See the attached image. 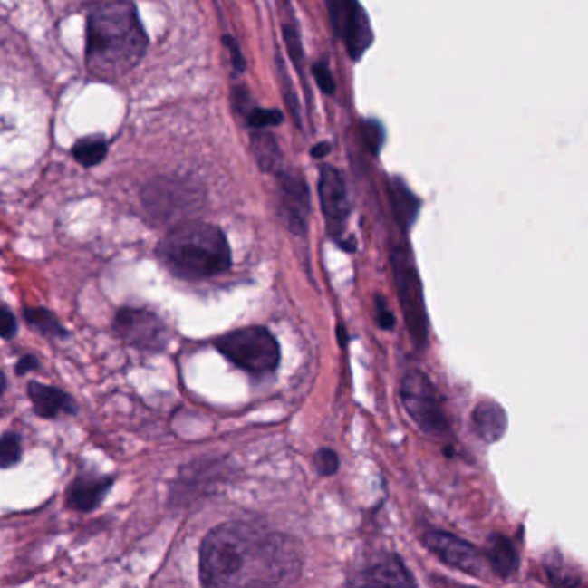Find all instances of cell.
I'll return each mask as SVG.
<instances>
[{
	"instance_id": "cell-19",
	"label": "cell",
	"mask_w": 588,
	"mask_h": 588,
	"mask_svg": "<svg viewBox=\"0 0 588 588\" xmlns=\"http://www.w3.org/2000/svg\"><path fill=\"white\" fill-rule=\"evenodd\" d=\"M280 14H282V32H284V38H285L286 51L290 55V61H292V64L295 66V70L299 72L304 87L307 89V85H305L307 80H305V74H304L303 38H301V32H299V24H297L295 16H294V9H292L288 0H280Z\"/></svg>"
},
{
	"instance_id": "cell-31",
	"label": "cell",
	"mask_w": 588,
	"mask_h": 588,
	"mask_svg": "<svg viewBox=\"0 0 588 588\" xmlns=\"http://www.w3.org/2000/svg\"><path fill=\"white\" fill-rule=\"evenodd\" d=\"M0 333L4 340H11L18 333V323L7 305H2L0 311Z\"/></svg>"
},
{
	"instance_id": "cell-2",
	"label": "cell",
	"mask_w": 588,
	"mask_h": 588,
	"mask_svg": "<svg viewBox=\"0 0 588 588\" xmlns=\"http://www.w3.org/2000/svg\"><path fill=\"white\" fill-rule=\"evenodd\" d=\"M149 36L130 0L97 4L87 18L85 64L90 76L118 82L137 68L147 53Z\"/></svg>"
},
{
	"instance_id": "cell-16",
	"label": "cell",
	"mask_w": 588,
	"mask_h": 588,
	"mask_svg": "<svg viewBox=\"0 0 588 588\" xmlns=\"http://www.w3.org/2000/svg\"><path fill=\"white\" fill-rule=\"evenodd\" d=\"M473 421L487 444L500 440L507 429V414L494 400H483L473 410Z\"/></svg>"
},
{
	"instance_id": "cell-20",
	"label": "cell",
	"mask_w": 588,
	"mask_h": 588,
	"mask_svg": "<svg viewBox=\"0 0 588 588\" xmlns=\"http://www.w3.org/2000/svg\"><path fill=\"white\" fill-rule=\"evenodd\" d=\"M389 194L392 200L393 214H395L399 225L404 230H408L419 214L421 200L410 192V187L402 179L399 178L389 181Z\"/></svg>"
},
{
	"instance_id": "cell-1",
	"label": "cell",
	"mask_w": 588,
	"mask_h": 588,
	"mask_svg": "<svg viewBox=\"0 0 588 588\" xmlns=\"http://www.w3.org/2000/svg\"><path fill=\"white\" fill-rule=\"evenodd\" d=\"M198 571L206 587L290 585L299 580L303 561L285 535L228 521L204 538Z\"/></svg>"
},
{
	"instance_id": "cell-13",
	"label": "cell",
	"mask_w": 588,
	"mask_h": 588,
	"mask_svg": "<svg viewBox=\"0 0 588 588\" xmlns=\"http://www.w3.org/2000/svg\"><path fill=\"white\" fill-rule=\"evenodd\" d=\"M114 485V477L83 473L78 475L66 492V506L72 511L90 513L97 509Z\"/></svg>"
},
{
	"instance_id": "cell-9",
	"label": "cell",
	"mask_w": 588,
	"mask_h": 588,
	"mask_svg": "<svg viewBox=\"0 0 588 588\" xmlns=\"http://www.w3.org/2000/svg\"><path fill=\"white\" fill-rule=\"evenodd\" d=\"M318 194H320L321 211L324 214L328 232L339 242V246H342L343 227L352 209L347 183L342 171L328 164L321 166Z\"/></svg>"
},
{
	"instance_id": "cell-5",
	"label": "cell",
	"mask_w": 588,
	"mask_h": 588,
	"mask_svg": "<svg viewBox=\"0 0 588 588\" xmlns=\"http://www.w3.org/2000/svg\"><path fill=\"white\" fill-rule=\"evenodd\" d=\"M393 282L397 286L399 303L416 347L425 349L428 342V314L423 286L418 275L412 254L406 247H395L392 252Z\"/></svg>"
},
{
	"instance_id": "cell-28",
	"label": "cell",
	"mask_w": 588,
	"mask_h": 588,
	"mask_svg": "<svg viewBox=\"0 0 588 588\" xmlns=\"http://www.w3.org/2000/svg\"><path fill=\"white\" fill-rule=\"evenodd\" d=\"M374 320H376V324L383 330H392L395 326V316L381 295H376V299H374Z\"/></svg>"
},
{
	"instance_id": "cell-10",
	"label": "cell",
	"mask_w": 588,
	"mask_h": 588,
	"mask_svg": "<svg viewBox=\"0 0 588 588\" xmlns=\"http://www.w3.org/2000/svg\"><path fill=\"white\" fill-rule=\"evenodd\" d=\"M423 544L444 564L471 576H481L487 570V557L469 542L456 535L429 530L423 535Z\"/></svg>"
},
{
	"instance_id": "cell-3",
	"label": "cell",
	"mask_w": 588,
	"mask_h": 588,
	"mask_svg": "<svg viewBox=\"0 0 588 588\" xmlns=\"http://www.w3.org/2000/svg\"><path fill=\"white\" fill-rule=\"evenodd\" d=\"M158 257L173 276L188 282L211 278L232 266L227 235L206 221H185L171 228L158 246Z\"/></svg>"
},
{
	"instance_id": "cell-29",
	"label": "cell",
	"mask_w": 588,
	"mask_h": 588,
	"mask_svg": "<svg viewBox=\"0 0 588 588\" xmlns=\"http://www.w3.org/2000/svg\"><path fill=\"white\" fill-rule=\"evenodd\" d=\"M313 74H314V78L318 82V87H320L323 93L332 95L335 92V80H333V74L330 72L326 63H316L313 66Z\"/></svg>"
},
{
	"instance_id": "cell-32",
	"label": "cell",
	"mask_w": 588,
	"mask_h": 588,
	"mask_svg": "<svg viewBox=\"0 0 588 588\" xmlns=\"http://www.w3.org/2000/svg\"><path fill=\"white\" fill-rule=\"evenodd\" d=\"M38 366H40L38 357L34 356V354H26V356L19 359L18 364H16V373H18V376H23V374L30 373V371H35Z\"/></svg>"
},
{
	"instance_id": "cell-15",
	"label": "cell",
	"mask_w": 588,
	"mask_h": 588,
	"mask_svg": "<svg viewBox=\"0 0 588 588\" xmlns=\"http://www.w3.org/2000/svg\"><path fill=\"white\" fill-rule=\"evenodd\" d=\"M26 392L34 404L36 416H40L43 419H53L61 414H78L76 400L70 393H66L57 387H49V385H43L38 381H30Z\"/></svg>"
},
{
	"instance_id": "cell-4",
	"label": "cell",
	"mask_w": 588,
	"mask_h": 588,
	"mask_svg": "<svg viewBox=\"0 0 588 588\" xmlns=\"http://www.w3.org/2000/svg\"><path fill=\"white\" fill-rule=\"evenodd\" d=\"M216 349L236 368L265 376L280 364V343L265 326H246L217 337Z\"/></svg>"
},
{
	"instance_id": "cell-24",
	"label": "cell",
	"mask_w": 588,
	"mask_h": 588,
	"mask_svg": "<svg viewBox=\"0 0 588 588\" xmlns=\"http://www.w3.org/2000/svg\"><path fill=\"white\" fill-rule=\"evenodd\" d=\"M21 439H19L18 433H11V431H5L2 435V440H0V464L4 469L7 468H13L19 463L21 459Z\"/></svg>"
},
{
	"instance_id": "cell-18",
	"label": "cell",
	"mask_w": 588,
	"mask_h": 588,
	"mask_svg": "<svg viewBox=\"0 0 588 588\" xmlns=\"http://www.w3.org/2000/svg\"><path fill=\"white\" fill-rule=\"evenodd\" d=\"M250 149L254 152V158L257 160L259 168L265 173L278 175L284 171V156L278 147L276 139L265 130H255L250 133Z\"/></svg>"
},
{
	"instance_id": "cell-8",
	"label": "cell",
	"mask_w": 588,
	"mask_h": 588,
	"mask_svg": "<svg viewBox=\"0 0 588 588\" xmlns=\"http://www.w3.org/2000/svg\"><path fill=\"white\" fill-rule=\"evenodd\" d=\"M112 328L114 333L130 347L143 352H162L169 342L166 323L156 313L147 309H120Z\"/></svg>"
},
{
	"instance_id": "cell-26",
	"label": "cell",
	"mask_w": 588,
	"mask_h": 588,
	"mask_svg": "<svg viewBox=\"0 0 588 588\" xmlns=\"http://www.w3.org/2000/svg\"><path fill=\"white\" fill-rule=\"evenodd\" d=\"M314 466L321 477H333L340 468V459L333 448L323 447L314 454Z\"/></svg>"
},
{
	"instance_id": "cell-30",
	"label": "cell",
	"mask_w": 588,
	"mask_h": 588,
	"mask_svg": "<svg viewBox=\"0 0 588 588\" xmlns=\"http://www.w3.org/2000/svg\"><path fill=\"white\" fill-rule=\"evenodd\" d=\"M221 40H223L225 47H227V49H228V53H230V57H232V64L233 68H235V72H246V68H247V61H246L244 53H242L240 47H238V42H236V40H235V38L230 35H223V38H221Z\"/></svg>"
},
{
	"instance_id": "cell-12",
	"label": "cell",
	"mask_w": 588,
	"mask_h": 588,
	"mask_svg": "<svg viewBox=\"0 0 588 588\" xmlns=\"http://www.w3.org/2000/svg\"><path fill=\"white\" fill-rule=\"evenodd\" d=\"M196 198L194 188L178 179H154L143 194L149 211L159 217H169L171 214L178 213V209L192 207Z\"/></svg>"
},
{
	"instance_id": "cell-25",
	"label": "cell",
	"mask_w": 588,
	"mask_h": 588,
	"mask_svg": "<svg viewBox=\"0 0 588 588\" xmlns=\"http://www.w3.org/2000/svg\"><path fill=\"white\" fill-rule=\"evenodd\" d=\"M276 64H278V78H280V83H282V90H284V95H285L286 106L292 111L294 114V120L295 123L301 126V112H299V102H297V95L295 92L292 89V80L288 78L286 74L285 64L282 61V55L276 51Z\"/></svg>"
},
{
	"instance_id": "cell-22",
	"label": "cell",
	"mask_w": 588,
	"mask_h": 588,
	"mask_svg": "<svg viewBox=\"0 0 588 588\" xmlns=\"http://www.w3.org/2000/svg\"><path fill=\"white\" fill-rule=\"evenodd\" d=\"M109 145L102 135H89L78 139L72 147V154L78 164L83 168H93L107 158Z\"/></svg>"
},
{
	"instance_id": "cell-14",
	"label": "cell",
	"mask_w": 588,
	"mask_h": 588,
	"mask_svg": "<svg viewBox=\"0 0 588 588\" xmlns=\"http://www.w3.org/2000/svg\"><path fill=\"white\" fill-rule=\"evenodd\" d=\"M352 583L364 587H414L416 580L400 557L387 554L361 571Z\"/></svg>"
},
{
	"instance_id": "cell-27",
	"label": "cell",
	"mask_w": 588,
	"mask_h": 588,
	"mask_svg": "<svg viewBox=\"0 0 588 588\" xmlns=\"http://www.w3.org/2000/svg\"><path fill=\"white\" fill-rule=\"evenodd\" d=\"M362 137H364L366 145L370 147V150L376 156L385 142V130L378 121L368 120L362 123Z\"/></svg>"
},
{
	"instance_id": "cell-11",
	"label": "cell",
	"mask_w": 588,
	"mask_h": 588,
	"mask_svg": "<svg viewBox=\"0 0 588 588\" xmlns=\"http://www.w3.org/2000/svg\"><path fill=\"white\" fill-rule=\"evenodd\" d=\"M278 178V214L294 235H304L311 213V196L305 179L288 171H280Z\"/></svg>"
},
{
	"instance_id": "cell-6",
	"label": "cell",
	"mask_w": 588,
	"mask_h": 588,
	"mask_svg": "<svg viewBox=\"0 0 588 588\" xmlns=\"http://www.w3.org/2000/svg\"><path fill=\"white\" fill-rule=\"evenodd\" d=\"M400 400L410 419L425 435L444 439L448 433V418L442 399L423 371L410 370L404 374L400 383Z\"/></svg>"
},
{
	"instance_id": "cell-23",
	"label": "cell",
	"mask_w": 588,
	"mask_h": 588,
	"mask_svg": "<svg viewBox=\"0 0 588 588\" xmlns=\"http://www.w3.org/2000/svg\"><path fill=\"white\" fill-rule=\"evenodd\" d=\"M240 116H244L247 125L254 130H265L267 126H280L285 121L284 112H280L278 109L252 106V104Z\"/></svg>"
},
{
	"instance_id": "cell-7",
	"label": "cell",
	"mask_w": 588,
	"mask_h": 588,
	"mask_svg": "<svg viewBox=\"0 0 588 588\" xmlns=\"http://www.w3.org/2000/svg\"><path fill=\"white\" fill-rule=\"evenodd\" d=\"M332 30L352 61H359L373 45L371 21L359 0H324Z\"/></svg>"
},
{
	"instance_id": "cell-33",
	"label": "cell",
	"mask_w": 588,
	"mask_h": 588,
	"mask_svg": "<svg viewBox=\"0 0 588 588\" xmlns=\"http://www.w3.org/2000/svg\"><path fill=\"white\" fill-rule=\"evenodd\" d=\"M330 150H332V145L328 142H320L318 145H314L313 147V150H311V156L314 158V159H318V158H324V156H328L330 154Z\"/></svg>"
},
{
	"instance_id": "cell-34",
	"label": "cell",
	"mask_w": 588,
	"mask_h": 588,
	"mask_svg": "<svg viewBox=\"0 0 588 588\" xmlns=\"http://www.w3.org/2000/svg\"><path fill=\"white\" fill-rule=\"evenodd\" d=\"M339 337H340V343L343 345V343H347V332H345V328L342 326V324H339Z\"/></svg>"
},
{
	"instance_id": "cell-21",
	"label": "cell",
	"mask_w": 588,
	"mask_h": 588,
	"mask_svg": "<svg viewBox=\"0 0 588 588\" xmlns=\"http://www.w3.org/2000/svg\"><path fill=\"white\" fill-rule=\"evenodd\" d=\"M26 323L47 339H68V330L57 320V316L45 307H28L23 313Z\"/></svg>"
},
{
	"instance_id": "cell-17",
	"label": "cell",
	"mask_w": 588,
	"mask_h": 588,
	"mask_svg": "<svg viewBox=\"0 0 588 588\" xmlns=\"http://www.w3.org/2000/svg\"><path fill=\"white\" fill-rule=\"evenodd\" d=\"M487 559L490 570L494 571L499 578H511L519 568V554L516 547L504 535H490Z\"/></svg>"
}]
</instances>
